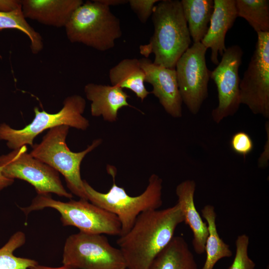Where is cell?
I'll return each instance as SVG.
<instances>
[{"label": "cell", "mask_w": 269, "mask_h": 269, "mask_svg": "<svg viewBox=\"0 0 269 269\" xmlns=\"http://www.w3.org/2000/svg\"><path fill=\"white\" fill-rule=\"evenodd\" d=\"M183 222V215L177 203L164 209L140 213L130 231L117 241L127 269H149Z\"/></svg>", "instance_id": "1"}, {"label": "cell", "mask_w": 269, "mask_h": 269, "mask_svg": "<svg viewBox=\"0 0 269 269\" xmlns=\"http://www.w3.org/2000/svg\"><path fill=\"white\" fill-rule=\"evenodd\" d=\"M151 19L153 35L148 43L140 46L139 52L145 58L153 53L155 64L175 69L191 43L180 1L159 0L153 8Z\"/></svg>", "instance_id": "2"}, {"label": "cell", "mask_w": 269, "mask_h": 269, "mask_svg": "<svg viewBox=\"0 0 269 269\" xmlns=\"http://www.w3.org/2000/svg\"><path fill=\"white\" fill-rule=\"evenodd\" d=\"M108 170L112 176L113 182L107 193L97 191L85 180H83V185L88 201L118 217L121 224L122 236L132 228L140 213L158 209L162 205V180L157 175L152 174L143 192L136 196H131L123 187L116 184L115 170L110 166Z\"/></svg>", "instance_id": "3"}, {"label": "cell", "mask_w": 269, "mask_h": 269, "mask_svg": "<svg viewBox=\"0 0 269 269\" xmlns=\"http://www.w3.org/2000/svg\"><path fill=\"white\" fill-rule=\"evenodd\" d=\"M64 28L70 42L81 43L100 51L113 48L116 40L122 35L119 18L99 0L83 2Z\"/></svg>", "instance_id": "4"}, {"label": "cell", "mask_w": 269, "mask_h": 269, "mask_svg": "<svg viewBox=\"0 0 269 269\" xmlns=\"http://www.w3.org/2000/svg\"><path fill=\"white\" fill-rule=\"evenodd\" d=\"M69 128L63 125L49 129L40 143L33 144L30 154L62 174L73 194L88 200L81 177V163L88 153L101 144L102 140L96 139L84 150L73 152L66 141Z\"/></svg>", "instance_id": "5"}, {"label": "cell", "mask_w": 269, "mask_h": 269, "mask_svg": "<svg viewBox=\"0 0 269 269\" xmlns=\"http://www.w3.org/2000/svg\"><path fill=\"white\" fill-rule=\"evenodd\" d=\"M45 208L57 210L64 226L75 227L80 232L89 234L121 235V224L116 215L85 199L62 202L53 199L51 194H37L29 206L20 209L27 215Z\"/></svg>", "instance_id": "6"}, {"label": "cell", "mask_w": 269, "mask_h": 269, "mask_svg": "<svg viewBox=\"0 0 269 269\" xmlns=\"http://www.w3.org/2000/svg\"><path fill=\"white\" fill-rule=\"evenodd\" d=\"M86 104L84 98L73 95L65 98L62 108L56 113L40 111L35 107L34 119L21 129H14L4 123H1L0 140L6 141L7 147L14 150L27 145L32 147L38 135L56 127L64 125L85 131L89 126L88 120L83 116Z\"/></svg>", "instance_id": "7"}, {"label": "cell", "mask_w": 269, "mask_h": 269, "mask_svg": "<svg viewBox=\"0 0 269 269\" xmlns=\"http://www.w3.org/2000/svg\"><path fill=\"white\" fill-rule=\"evenodd\" d=\"M63 266L77 269H126L120 249L112 246L103 234L80 232L66 240Z\"/></svg>", "instance_id": "8"}, {"label": "cell", "mask_w": 269, "mask_h": 269, "mask_svg": "<svg viewBox=\"0 0 269 269\" xmlns=\"http://www.w3.org/2000/svg\"><path fill=\"white\" fill-rule=\"evenodd\" d=\"M0 167L5 177L27 182L37 194L54 193L69 199L73 197L64 187L59 172L28 153L26 145L0 155Z\"/></svg>", "instance_id": "9"}, {"label": "cell", "mask_w": 269, "mask_h": 269, "mask_svg": "<svg viewBox=\"0 0 269 269\" xmlns=\"http://www.w3.org/2000/svg\"><path fill=\"white\" fill-rule=\"evenodd\" d=\"M257 41L240 83L241 104L255 115L269 118V32H257Z\"/></svg>", "instance_id": "10"}, {"label": "cell", "mask_w": 269, "mask_h": 269, "mask_svg": "<svg viewBox=\"0 0 269 269\" xmlns=\"http://www.w3.org/2000/svg\"><path fill=\"white\" fill-rule=\"evenodd\" d=\"M207 49L201 43H193L177 61L175 70L182 103L196 115L208 98L211 71L206 65Z\"/></svg>", "instance_id": "11"}, {"label": "cell", "mask_w": 269, "mask_h": 269, "mask_svg": "<svg viewBox=\"0 0 269 269\" xmlns=\"http://www.w3.org/2000/svg\"><path fill=\"white\" fill-rule=\"evenodd\" d=\"M243 54L240 46H229L223 54L221 61L211 71L210 78L214 81L218 92V104L211 113L216 123L233 116L239 109L241 79L239 70Z\"/></svg>", "instance_id": "12"}, {"label": "cell", "mask_w": 269, "mask_h": 269, "mask_svg": "<svg viewBox=\"0 0 269 269\" xmlns=\"http://www.w3.org/2000/svg\"><path fill=\"white\" fill-rule=\"evenodd\" d=\"M139 61L145 74V82L152 86L150 93L158 99L167 114L175 118L181 117L182 101L175 69L156 65L148 58Z\"/></svg>", "instance_id": "13"}, {"label": "cell", "mask_w": 269, "mask_h": 269, "mask_svg": "<svg viewBox=\"0 0 269 269\" xmlns=\"http://www.w3.org/2000/svg\"><path fill=\"white\" fill-rule=\"evenodd\" d=\"M214 7L208 31L201 43L211 49V62L217 65L219 54L226 49L225 36L238 17L236 0H214Z\"/></svg>", "instance_id": "14"}, {"label": "cell", "mask_w": 269, "mask_h": 269, "mask_svg": "<svg viewBox=\"0 0 269 269\" xmlns=\"http://www.w3.org/2000/svg\"><path fill=\"white\" fill-rule=\"evenodd\" d=\"M82 0H22L21 9L26 18L57 28L65 27Z\"/></svg>", "instance_id": "15"}, {"label": "cell", "mask_w": 269, "mask_h": 269, "mask_svg": "<svg viewBox=\"0 0 269 269\" xmlns=\"http://www.w3.org/2000/svg\"><path fill=\"white\" fill-rule=\"evenodd\" d=\"M87 99L91 102L92 116H102L104 120L115 122L118 111L125 107H133L128 102L130 96L123 89L113 85L90 83L84 87Z\"/></svg>", "instance_id": "16"}, {"label": "cell", "mask_w": 269, "mask_h": 269, "mask_svg": "<svg viewBox=\"0 0 269 269\" xmlns=\"http://www.w3.org/2000/svg\"><path fill=\"white\" fill-rule=\"evenodd\" d=\"M196 183L193 180H186L176 187L175 192L184 217V222L190 228L193 234L192 245L198 255L205 252V246L208 236L207 223L204 222L196 210L194 201Z\"/></svg>", "instance_id": "17"}, {"label": "cell", "mask_w": 269, "mask_h": 269, "mask_svg": "<svg viewBox=\"0 0 269 269\" xmlns=\"http://www.w3.org/2000/svg\"><path fill=\"white\" fill-rule=\"evenodd\" d=\"M109 76L112 85L131 90L141 102L150 94L145 87V74L137 58L121 60L110 69Z\"/></svg>", "instance_id": "18"}, {"label": "cell", "mask_w": 269, "mask_h": 269, "mask_svg": "<svg viewBox=\"0 0 269 269\" xmlns=\"http://www.w3.org/2000/svg\"><path fill=\"white\" fill-rule=\"evenodd\" d=\"M149 269H198V267L185 239L174 236L155 258Z\"/></svg>", "instance_id": "19"}, {"label": "cell", "mask_w": 269, "mask_h": 269, "mask_svg": "<svg viewBox=\"0 0 269 269\" xmlns=\"http://www.w3.org/2000/svg\"><path fill=\"white\" fill-rule=\"evenodd\" d=\"M182 10L193 43L201 42L210 24L214 7L213 0H182Z\"/></svg>", "instance_id": "20"}, {"label": "cell", "mask_w": 269, "mask_h": 269, "mask_svg": "<svg viewBox=\"0 0 269 269\" xmlns=\"http://www.w3.org/2000/svg\"><path fill=\"white\" fill-rule=\"evenodd\" d=\"M202 216L206 220L208 230L205 252L206 258L202 269H213L218 261L231 257L233 253L230 246L220 237L216 223V213L213 205H207L201 210Z\"/></svg>", "instance_id": "21"}, {"label": "cell", "mask_w": 269, "mask_h": 269, "mask_svg": "<svg viewBox=\"0 0 269 269\" xmlns=\"http://www.w3.org/2000/svg\"><path fill=\"white\" fill-rule=\"evenodd\" d=\"M238 16L245 19L257 33L269 32V0H236Z\"/></svg>", "instance_id": "22"}, {"label": "cell", "mask_w": 269, "mask_h": 269, "mask_svg": "<svg viewBox=\"0 0 269 269\" xmlns=\"http://www.w3.org/2000/svg\"><path fill=\"white\" fill-rule=\"evenodd\" d=\"M4 29H15L24 33L29 39L33 54H38L43 49L42 36L27 22L21 7L11 12H0V30Z\"/></svg>", "instance_id": "23"}, {"label": "cell", "mask_w": 269, "mask_h": 269, "mask_svg": "<svg viewBox=\"0 0 269 269\" xmlns=\"http://www.w3.org/2000/svg\"><path fill=\"white\" fill-rule=\"evenodd\" d=\"M26 236L21 231H17L0 248V269H29L38 265L34 260L17 257L13 252L25 243Z\"/></svg>", "instance_id": "24"}, {"label": "cell", "mask_w": 269, "mask_h": 269, "mask_svg": "<svg viewBox=\"0 0 269 269\" xmlns=\"http://www.w3.org/2000/svg\"><path fill=\"white\" fill-rule=\"evenodd\" d=\"M249 244L248 236L242 234L238 236L235 242V256L228 269H255L256 264L248 255Z\"/></svg>", "instance_id": "25"}, {"label": "cell", "mask_w": 269, "mask_h": 269, "mask_svg": "<svg viewBox=\"0 0 269 269\" xmlns=\"http://www.w3.org/2000/svg\"><path fill=\"white\" fill-rule=\"evenodd\" d=\"M230 146L234 152L245 158L253 151L254 142L248 134L240 131L232 135Z\"/></svg>", "instance_id": "26"}, {"label": "cell", "mask_w": 269, "mask_h": 269, "mask_svg": "<svg viewBox=\"0 0 269 269\" xmlns=\"http://www.w3.org/2000/svg\"><path fill=\"white\" fill-rule=\"evenodd\" d=\"M158 0H128L132 10L142 23H145L151 16L153 8Z\"/></svg>", "instance_id": "27"}, {"label": "cell", "mask_w": 269, "mask_h": 269, "mask_svg": "<svg viewBox=\"0 0 269 269\" xmlns=\"http://www.w3.org/2000/svg\"><path fill=\"white\" fill-rule=\"evenodd\" d=\"M20 7H21V0H0V12H11Z\"/></svg>", "instance_id": "28"}, {"label": "cell", "mask_w": 269, "mask_h": 269, "mask_svg": "<svg viewBox=\"0 0 269 269\" xmlns=\"http://www.w3.org/2000/svg\"><path fill=\"white\" fill-rule=\"evenodd\" d=\"M13 182L14 180L7 178L3 175L1 168L0 167V192L5 188L12 185Z\"/></svg>", "instance_id": "29"}, {"label": "cell", "mask_w": 269, "mask_h": 269, "mask_svg": "<svg viewBox=\"0 0 269 269\" xmlns=\"http://www.w3.org/2000/svg\"><path fill=\"white\" fill-rule=\"evenodd\" d=\"M99 1L109 7L128 3V0H99Z\"/></svg>", "instance_id": "30"}, {"label": "cell", "mask_w": 269, "mask_h": 269, "mask_svg": "<svg viewBox=\"0 0 269 269\" xmlns=\"http://www.w3.org/2000/svg\"><path fill=\"white\" fill-rule=\"evenodd\" d=\"M29 269H77L66 267L64 266H63L62 267H50L41 266L38 264L35 266L30 268Z\"/></svg>", "instance_id": "31"}, {"label": "cell", "mask_w": 269, "mask_h": 269, "mask_svg": "<svg viewBox=\"0 0 269 269\" xmlns=\"http://www.w3.org/2000/svg\"><path fill=\"white\" fill-rule=\"evenodd\" d=\"M0 57H1V56L0 55Z\"/></svg>", "instance_id": "32"}]
</instances>
